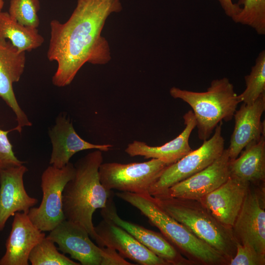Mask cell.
<instances>
[{"instance_id": "ffe728a7", "label": "cell", "mask_w": 265, "mask_h": 265, "mask_svg": "<svg viewBox=\"0 0 265 265\" xmlns=\"http://www.w3.org/2000/svg\"><path fill=\"white\" fill-rule=\"evenodd\" d=\"M183 119L185 127L174 139L160 146H151L144 142L134 140L128 145L125 152L131 157L139 156L145 159H158L167 165L177 162L192 150L189 138L196 126L191 110L184 114Z\"/></svg>"}, {"instance_id": "277c9868", "label": "cell", "mask_w": 265, "mask_h": 265, "mask_svg": "<svg viewBox=\"0 0 265 265\" xmlns=\"http://www.w3.org/2000/svg\"><path fill=\"white\" fill-rule=\"evenodd\" d=\"M153 197L168 214L220 253L229 263L235 255L237 244L231 228L218 221L198 200L162 195Z\"/></svg>"}, {"instance_id": "2e32d148", "label": "cell", "mask_w": 265, "mask_h": 265, "mask_svg": "<svg viewBox=\"0 0 265 265\" xmlns=\"http://www.w3.org/2000/svg\"><path fill=\"white\" fill-rule=\"evenodd\" d=\"M95 230L100 239L99 246L115 250L124 258L141 265H168L132 235L110 221L104 219Z\"/></svg>"}, {"instance_id": "7a4b0ae2", "label": "cell", "mask_w": 265, "mask_h": 265, "mask_svg": "<svg viewBox=\"0 0 265 265\" xmlns=\"http://www.w3.org/2000/svg\"><path fill=\"white\" fill-rule=\"evenodd\" d=\"M103 161V152L100 150L80 159L74 165L75 175L62 193L65 219L84 227L98 246L101 240L93 225V215L97 209L106 207L110 196V190L105 188L100 180L99 169Z\"/></svg>"}, {"instance_id": "d6986e66", "label": "cell", "mask_w": 265, "mask_h": 265, "mask_svg": "<svg viewBox=\"0 0 265 265\" xmlns=\"http://www.w3.org/2000/svg\"><path fill=\"white\" fill-rule=\"evenodd\" d=\"M45 237L44 232L32 223L27 214L16 212L0 265H28L30 252Z\"/></svg>"}, {"instance_id": "83f0119b", "label": "cell", "mask_w": 265, "mask_h": 265, "mask_svg": "<svg viewBox=\"0 0 265 265\" xmlns=\"http://www.w3.org/2000/svg\"><path fill=\"white\" fill-rule=\"evenodd\" d=\"M12 131V129L8 131L0 129V170L20 166L25 163L15 155L13 146L7 136Z\"/></svg>"}, {"instance_id": "3957f363", "label": "cell", "mask_w": 265, "mask_h": 265, "mask_svg": "<svg viewBox=\"0 0 265 265\" xmlns=\"http://www.w3.org/2000/svg\"><path fill=\"white\" fill-rule=\"evenodd\" d=\"M116 195L139 210L193 265H228L224 257L172 217L149 193L121 191Z\"/></svg>"}, {"instance_id": "f1b7e54d", "label": "cell", "mask_w": 265, "mask_h": 265, "mask_svg": "<svg viewBox=\"0 0 265 265\" xmlns=\"http://www.w3.org/2000/svg\"><path fill=\"white\" fill-rule=\"evenodd\" d=\"M225 14L233 21L241 9L239 5L234 3L232 0H218Z\"/></svg>"}, {"instance_id": "52a82bcc", "label": "cell", "mask_w": 265, "mask_h": 265, "mask_svg": "<svg viewBox=\"0 0 265 265\" xmlns=\"http://www.w3.org/2000/svg\"><path fill=\"white\" fill-rule=\"evenodd\" d=\"M75 172V166L70 162L61 168L50 165L43 172L41 177V202L38 207L30 208L27 213L32 223L41 231L50 232L65 219L62 193Z\"/></svg>"}, {"instance_id": "4fadbf2b", "label": "cell", "mask_w": 265, "mask_h": 265, "mask_svg": "<svg viewBox=\"0 0 265 265\" xmlns=\"http://www.w3.org/2000/svg\"><path fill=\"white\" fill-rule=\"evenodd\" d=\"M103 219L121 227L168 265H192V263L161 234L137 224L126 221L118 214L112 200L109 198L106 207L102 209Z\"/></svg>"}, {"instance_id": "4316f807", "label": "cell", "mask_w": 265, "mask_h": 265, "mask_svg": "<svg viewBox=\"0 0 265 265\" xmlns=\"http://www.w3.org/2000/svg\"><path fill=\"white\" fill-rule=\"evenodd\" d=\"M265 255L260 254L253 247L237 242L236 252L229 265H265Z\"/></svg>"}, {"instance_id": "6da1fadb", "label": "cell", "mask_w": 265, "mask_h": 265, "mask_svg": "<svg viewBox=\"0 0 265 265\" xmlns=\"http://www.w3.org/2000/svg\"><path fill=\"white\" fill-rule=\"evenodd\" d=\"M122 9L121 0H77L66 22L51 21L47 57L57 63L54 85L70 84L86 63L105 65L110 61L109 45L102 32L108 17Z\"/></svg>"}, {"instance_id": "484cf974", "label": "cell", "mask_w": 265, "mask_h": 265, "mask_svg": "<svg viewBox=\"0 0 265 265\" xmlns=\"http://www.w3.org/2000/svg\"><path fill=\"white\" fill-rule=\"evenodd\" d=\"M40 7L39 0H10L8 12L19 23L38 28L40 24L38 15Z\"/></svg>"}, {"instance_id": "44dd1931", "label": "cell", "mask_w": 265, "mask_h": 265, "mask_svg": "<svg viewBox=\"0 0 265 265\" xmlns=\"http://www.w3.org/2000/svg\"><path fill=\"white\" fill-rule=\"evenodd\" d=\"M230 175L250 185L264 186L265 181V135L247 145L239 156L230 160Z\"/></svg>"}, {"instance_id": "7402d4cb", "label": "cell", "mask_w": 265, "mask_h": 265, "mask_svg": "<svg viewBox=\"0 0 265 265\" xmlns=\"http://www.w3.org/2000/svg\"><path fill=\"white\" fill-rule=\"evenodd\" d=\"M0 37L8 39L19 52H30L42 45L44 37L37 28L24 26L7 12H0Z\"/></svg>"}, {"instance_id": "5bb4252c", "label": "cell", "mask_w": 265, "mask_h": 265, "mask_svg": "<svg viewBox=\"0 0 265 265\" xmlns=\"http://www.w3.org/2000/svg\"><path fill=\"white\" fill-rule=\"evenodd\" d=\"M250 186L248 182L230 175L223 184L198 201L221 223L232 228Z\"/></svg>"}, {"instance_id": "ba28073f", "label": "cell", "mask_w": 265, "mask_h": 265, "mask_svg": "<svg viewBox=\"0 0 265 265\" xmlns=\"http://www.w3.org/2000/svg\"><path fill=\"white\" fill-rule=\"evenodd\" d=\"M220 122L213 135L204 140L202 145L192 150L177 162L167 165L149 190L153 196L163 193L168 188L203 170L219 157L224 150Z\"/></svg>"}, {"instance_id": "f546056e", "label": "cell", "mask_w": 265, "mask_h": 265, "mask_svg": "<svg viewBox=\"0 0 265 265\" xmlns=\"http://www.w3.org/2000/svg\"><path fill=\"white\" fill-rule=\"evenodd\" d=\"M4 5L3 0H0V12L1 11Z\"/></svg>"}, {"instance_id": "e0dca14e", "label": "cell", "mask_w": 265, "mask_h": 265, "mask_svg": "<svg viewBox=\"0 0 265 265\" xmlns=\"http://www.w3.org/2000/svg\"><path fill=\"white\" fill-rule=\"evenodd\" d=\"M265 110V93L253 104L243 103L236 110L234 117L235 126L228 148L230 160L237 158L249 144L258 141L265 135V121L261 117Z\"/></svg>"}, {"instance_id": "30bf717a", "label": "cell", "mask_w": 265, "mask_h": 265, "mask_svg": "<svg viewBox=\"0 0 265 265\" xmlns=\"http://www.w3.org/2000/svg\"><path fill=\"white\" fill-rule=\"evenodd\" d=\"M264 194V187L255 189L250 185L232 227L237 242L250 245L263 255H265Z\"/></svg>"}, {"instance_id": "ac0fdd59", "label": "cell", "mask_w": 265, "mask_h": 265, "mask_svg": "<svg viewBox=\"0 0 265 265\" xmlns=\"http://www.w3.org/2000/svg\"><path fill=\"white\" fill-rule=\"evenodd\" d=\"M49 134L52 145L49 163L58 168L65 166L72 156L80 151L96 149L107 152L112 147L111 144H95L81 138L64 114L57 117Z\"/></svg>"}, {"instance_id": "9c48e42d", "label": "cell", "mask_w": 265, "mask_h": 265, "mask_svg": "<svg viewBox=\"0 0 265 265\" xmlns=\"http://www.w3.org/2000/svg\"><path fill=\"white\" fill-rule=\"evenodd\" d=\"M167 166L156 159L142 162H106L100 166L99 174L101 184L108 190L146 194Z\"/></svg>"}, {"instance_id": "5b68a950", "label": "cell", "mask_w": 265, "mask_h": 265, "mask_svg": "<svg viewBox=\"0 0 265 265\" xmlns=\"http://www.w3.org/2000/svg\"><path fill=\"white\" fill-rule=\"evenodd\" d=\"M170 95L186 103L192 108L198 137L209 139L215 127L223 121L232 119L240 103L233 84L227 78L212 81L205 92H194L172 87Z\"/></svg>"}, {"instance_id": "9a60e30c", "label": "cell", "mask_w": 265, "mask_h": 265, "mask_svg": "<svg viewBox=\"0 0 265 265\" xmlns=\"http://www.w3.org/2000/svg\"><path fill=\"white\" fill-rule=\"evenodd\" d=\"M27 170L24 164L0 170V231L10 217L17 212L27 214L38 202L24 186V176Z\"/></svg>"}, {"instance_id": "8fae6325", "label": "cell", "mask_w": 265, "mask_h": 265, "mask_svg": "<svg viewBox=\"0 0 265 265\" xmlns=\"http://www.w3.org/2000/svg\"><path fill=\"white\" fill-rule=\"evenodd\" d=\"M26 62V52H19L9 40L0 37V98L15 113L17 125L14 130L19 133L23 127L32 125L20 106L13 88L23 74Z\"/></svg>"}, {"instance_id": "8992f818", "label": "cell", "mask_w": 265, "mask_h": 265, "mask_svg": "<svg viewBox=\"0 0 265 265\" xmlns=\"http://www.w3.org/2000/svg\"><path fill=\"white\" fill-rule=\"evenodd\" d=\"M82 265H132L114 249L96 245L82 226L64 219L46 237Z\"/></svg>"}, {"instance_id": "d4e9b609", "label": "cell", "mask_w": 265, "mask_h": 265, "mask_svg": "<svg viewBox=\"0 0 265 265\" xmlns=\"http://www.w3.org/2000/svg\"><path fill=\"white\" fill-rule=\"evenodd\" d=\"M243 7L234 21L249 26L258 34H265V0H242Z\"/></svg>"}, {"instance_id": "603a6c76", "label": "cell", "mask_w": 265, "mask_h": 265, "mask_svg": "<svg viewBox=\"0 0 265 265\" xmlns=\"http://www.w3.org/2000/svg\"><path fill=\"white\" fill-rule=\"evenodd\" d=\"M244 79L246 88L238 96L240 103L250 105L265 93V50L259 53L249 74L245 76Z\"/></svg>"}, {"instance_id": "7c38bea8", "label": "cell", "mask_w": 265, "mask_h": 265, "mask_svg": "<svg viewBox=\"0 0 265 265\" xmlns=\"http://www.w3.org/2000/svg\"><path fill=\"white\" fill-rule=\"evenodd\" d=\"M230 160L228 149H225L221 155L209 166L177 183L159 195L199 200L229 178Z\"/></svg>"}, {"instance_id": "cb8c5ba5", "label": "cell", "mask_w": 265, "mask_h": 265, "mask_svg": "<svg viewBox=\"0 0 265 265\" xmlns=\"http://www.w3.org/2000/svg\"><path fill=\"white\" fill-rule=\"evenodd\" d=\"M28 261L32 265H80L60 253L53 242L46 237L30 252Z\"/></svg>"}]
</instances>
